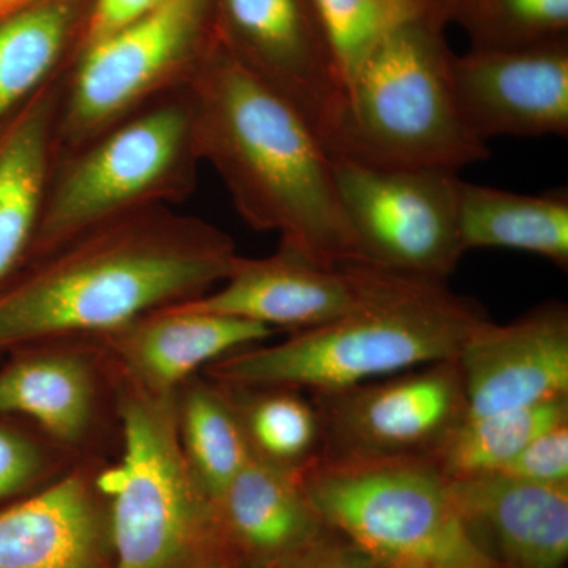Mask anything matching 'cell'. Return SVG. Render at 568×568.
I'll list each match as a JSON object with an SVG mask.
<instances>
[{
    "instance_id": "obj_1",
    "label": "cell",
    "mask_w": 568,
    "mask_h": 568,
    "mask_svg": "<svg viewBox=\"0 0 568 568\" xmlns=\"http://www.w3.org/2000/svg\"><path fill=\"white\" fill-rule=\"evenodd\" d=\"M239 257L203 219L170 205L130 213L29 264L0 293V349L114 334L211 293Z\"/></svg>"
},
{
    "instance_id": "obj_2",
    "label": "cell",
    "mask_w": 568,
    "mask_h": 568,
    "mask_svg": "<svg viewBox=\"0 0 568 568\" xmlns=\"http://www.w3.org/2000/svg\"><path fill=\"white\" fill-rule=\"evenodd\" d=\"M186 88L201 160L220 175L241 219L328 267L362 263L332 153L304 115L235 61L213 31Z\"/></svg>"
},
{
    "instance_id": "obj_3",
    "label": "cell",
    "mask_w": 568,
    "mask_h": 568,
    "mask_svg": "<svg viewBox=\"0 0 568 568\" xmlns=\"http://www.w3.org/2000/svg\"><path fill=\"white\" fill-rule=\"evenodd\" d=\"M353 305L331 323L293 332L275 345L245 347L207 366L216 383L339 390L418 366L457 361L487 323L484 310L447 282L353 263Z\"/></svg>"
},
{
    "instance_id": "obj_4",
    "label": "cell",
    "mask_w": 568,
    "mask_h": 568,
    "mask_svg": "<svg viewBox=\"0 0 568 568\" xmlns=\"http://www.w3.org/2000/svg\"><path fill=\"white\" fill-rule=\"evenodd\" d=\"M440 26L418 20L390 33L347 82L328 152L406 170L459 171L488 159V144L458 106Z\"/></svg>"
},
{
    "instance_id": "obj_5",
    "label": "cell",
    "mask_w": 568,
    "mask_h": 568,
    "mask_svg": "<svg viewBox=\"0 0 568 568\" xmlns=\"http://www.w3.org/2000/svg\"><path fill=\"white\" fill-rule=\"evenodd\" d=\"M175 396L122 379V457L95 480L110 503V568H211L231 558L215 504L183 457Z\"/></svg>"
},
{
    "instance_id": "obj_6",
    "label": "cell",
    "mask_w": 568,
    "mask_h": 568,
    "mask_svg": "<svg viewBox=\"0 0 568 568\" xmlns=\"http://www.w3.org/2000/svg\"><path fill=\"white\" fill-rule=\"evenodd\" d=\"M201 163L185 82L55 159L29 264L130 213L182 203Z\"/></svg>"
},
{
    "instance_id": "obj_7",
    "label": "cell",
    "mask_w": 568,
    "mask_h": 568,
    "mask_svg": "<svg viewBox=\"0 0 568 568\" xmlns=\"http://www.w3.org/2000/svg\"><path fill=\"white\" fill-rule=\"evenodd\" d=\"M298 481L325 528L384 568H497L428 458L317 459Z\"/></svg>"
},
{
    "instance_id": "obj_8",
    "label": "cell",
    "mask_w": 568,
    "mask_h": 568,
    "mask_svg": "<svg viewBox=\"0 0 568 568\" xmlns=\"http://www.w3.org/2000/svg\"><path fill=\"white\" fill-rule=\"evenodd\" d=\"M212 0H166L78 51L63 77L55 159L181 88L212 37Z\"/></svg>"
},
{
    "instance_id": "obj_9",
    "label": "cell",
    "mask_w": 568,
    "mask_h": 568,
    "mask_svg": "<svg viewBox=\"0 0 568 568\" xmlns=\"http://www.w3.org/2000/svg\"><path fill=\"white\" fill-rule=\"evenodd\" d=\"M339 205L362 263L447 282L465 254L458 174L332 155Z\"/></svg>"
},
{
    "instance_id": "obj_10",
    "label": "cell",
    "mask_w": 568,
    "mask_h": 568,
    "mask_svg": "<svg viewBox=\"0 0 568 568\" xmlns=\"http://www.w3.org/2000/svg\"><path fill=\"white\" fill-rule=\"evenodd\" d=\"M308 395L323 433L320 459L428 458L466 416L457 361Z\"/></svg>"
},
{
    "instance_id": "obj_11",
    "label": "cell",
    "mask_w": 568,
    "mask_h": 568,
    "mask_svg": "<svg viewBox=\"0 0 568 568\" xmlns=\"http://www.w3.org/2000/svg\"><path fill=\"white\" fill-rule=\"evenodd\" d=\"M212 31L235 61L287 100L325 148L346 89L310 0H212Z\"/></svg>"
},
{
    "instance_id": "obj_12",
    "label": "cell",
    "mask_w": 568,
    "mask_h": 568,
    "mask_svg": "<svg viewBox=\"0 0 568 568\" xmlns=\"http://www.w3.org/2000/svg\"><path fill=\"white\" fill-rule=\"evenodd\" d=\"M463 118L481 141L568 134L566 39L519 48H473L452 62Z\"/></svg>"
},
{
    "instance_id": "obj_13",
    "label": "cell",
    "mask_w": 568,
    "mask_h": 568,
    "mask_svg": "<svg viewBox=\"0 0 568 568\" xmlns=\"http://www.w3.org/2000/svg\"><path fill=\"white\" fill-rule=\"evenodd\" d=\"M457 362L465 417L567 398V305L547 302L508 324L488 320L469 336Z\"/></svg>"
},
{
    "instance_id": "obj_14",
    "label": "cell",
    "mask_w": 568,
    "mask_h": 568,
    "mask_svg": "<svg viewBox=\"0 0 568 568\" xmlns=\"http://www.w3.org/2000/svg\"><path fill=\"white\" fill-rule=\"evenodd\" d=\"M219 286L185 305L293 332L343 315L357 291L353 263L328 267L283 244L272 256L239 257Z\"/></svg>"
},
{
    "instance_id": "obj_15",
    "label": "cell",
    "mask_w": 568,
    "mask_h": 568,
    "mask_svg": "<svg viewBox=\"0 0 568 568\" xmlns=\"http://www.w3.org/2000/svg\"><path fill=\"white\" fill-rule=\"evenodd\" d=\"M274 334L253 321L178 304L99 339L121 366L122 379L151 394L173 395L201 368Z\"/></svg>"
},
{
    "instance_id": "obj_16",
    "label": "cell",
    "mask_w": 568,
    "mask_h": 568,
    "mask_svg": "<svg viewBox=\"0 0 568 568\" xmlns=\"http://www.w3.org/2000/svg\"><path fill=\"white\" fill-rule=\"evenodd\" d=\"M447 481L470 536L497 568L566 567L568 485L499 474Z\"/></svg>"
},
{
    "instance_id": "obj_17",
    "label": "cell",
    "mask_w": 568,
    "mask_h": 568,
    "mask_svg": "<svg viewBox=\"0 0 568 568\" xmlns=\"http://www.w3.org/2000/svg\"><path fill=\"white\" fill-rule=\"evenodd\" d=\"M97 493L78 470L0 511V568H104L110 536Z\"/></svg>"
},
{
    "instance_id": "obj_18",
    "label": "cell",
    "mask_w": 568,
    "mask_h": 568,
    "mask_svg": "<svg viewBox=\"0 0 568 568\" xmlns=\"http://www.w3.org/2000/svg\"><path fill=\"white\" fill-rule=\"evenodd\" d=\"M65 73L0 130V293L31 263L55 163Z\"/></svg>"
},
{
    "instance_id": "obj_19",
    "label": "cell",
    "mask_w": 568,
    "mask_h": 568,
    "mask_svg": "<svg viewBox=\"0 0 568 568\" xmlns=\"http://www.w3.org/2000/svg\"><path fill=\"white\" fill-rule=\"evenodd\" d=\"M231 556L268 568L327 532L298 477L252 459L213 500Z\"/></svg>"
},
{
    "instance_id": "obj_20",
    "label": "cell",
    "mask_w": 568,
    "mask_h": 568,
    "mask_svg": "<svg viewBox=\"0 0 568 568\" xmlns=\"http://www.w3.org/2000/svg\"><path fill=\"white\" fill-rule=\"evenodd\" d=\"M99 405L95 369L74 347L48 345L0 369V414L32 418L52 439L81 444Z\"/></svg>"
},
{
    "instance_id": "obj_21",
    "label": "cell",
    "mask_w": 568,
    "mask_h": 568,
    "mask_svg": "<svg viewBox=\"0 0 568 568\" xmlns=\"http://www.w3.org/2000/svg\"><path fill=\"white\" fill-rule=\"evenodd\" d=\"M85 18L78 0H43L0 18V130L69 70Z\"/></svg>"
},
{
    "instance_id": "obj_22",
    "label": "cell",
    "mask_w": 568,
    "mask_h": 568,
    "mask_svg": "<svg viewBox=\"0 0 568 568\" xmlns=\"http://www.w3.org/2000/svg\"><path fill=\"white\" fill-rule=\"evenodd\" d=\"M459 235L465 252L510 248L568 268L567 190L519 194L462 181Z\"/></svg>"
},
{
    "instance_id": "obj_23",
    "label": "cell",
    "mask_w": 568,
    "mask_h": 568,
    "mask_svg": "<svg viewBox=\"0 0 568 568\" xmlns=\"http://www.w3.org/2000/svg\"><path fill=\"white\" fill-rule=\"evenodd\" d=\"M175 410L183 457L215 500L253 459L237 413L222 384L197 376L179 388Z\"/></svg>"
},
{
    "instance_id": "obj_24",
    "label": "cell",
    "mask_w": 568,
    "mask_h": 568,
    "mask_svg": "<svg viewBox=\"0 0 568 568\" xmlns=\"http://www.w3.org/2000/svg\"><path fill=\"white\" fill-rule=\"evenodd\" d=\"M220 384L233 403L254 459L298 477L321 458L323 433L312 396L287 387Z\"/></svg>"
},
{
    "instance_id": "obj_25",
    "label": "cell",
    "mask_w": 568,
    "mask_h": 568,
    "mask_svg": "<svg viewBox=\"0 0 568 568\" xmlns=\"http://www.w3.org/2000/svg\"><path fill=\"white\" fill-rule=\"evenodd\" d=\"M568 420V396L488 416L463 417L429 462L447 480L500 473L530 440Z\"/></svg>"
},
{
    "instance_id": "obj_26",
    "label": "cell",
    "mask_w": 568,
    "mask_h": 568,
    "mask_svg": "<svg viewBox=\"0 0 568 568\" xmlns=\"http://www.w3.org/2000/svg\"><path fill=\"white\" fill-rule=\"evenodd\" d=\"M345 89L365 59L403 26L432 20L429 0H310ZM437 24V22H436Z\"/></svg>"
},
{
    "instance_id": "obj_27",
    "label": "cell",
    "mask_w": 568,
    "mask_h": 568,
    "mask_svg": "<svg viewBox=\"0 0 568 568\" xmlns=\"http://www.w3.org/2000/svg\"><path fill=\"white\" fill-rule=\"evenodd\" d=\"M473 48H519L566 39L568 0H463L454 14Z\"/></svg>"
},
{
    "instance_id": "obj_28",
    "label": "cell",
    "mask_w": 568,
    "mask_h": 568,
    "mask_svg": "<svg viewBox=\"0 0 568 568\" xmlns=\"http://www.w3.org/2000/svg\"><path fill=\"white\" fill-rule=\"evenodd\" d=\"M499 476L537 485H568V420L530 440Z\"/></svg>"
},
{
    "instance_id": "obj_29",
    "label": "cell",
    "mask_w": 568,
    "mask_h": 568,
    "mask_svg": "<svg viewBox=\"0 0 568 568\" xmlns=\"http://www.w3.org/2000/svg\"><path fill=\"white\" fill-rule=\"evenodd\" d=\"M43 470L41 448L22 433L0 425V499L29 487Z\"/></svg>"
},
{
    "instance_id": "obj_30",
    "label": "cell",
    "mask_w": 568,
    "mask_h": 568,
    "mask_svg": "<svg viewBox=\"0 0 568 568\" xmlns=\"http://www.w3.org/2000/svg\"><path fill=\"white\" fill-rule=\"evenodd\" d=\"M268 568H384L362 549L327 530L312 545Z\"/></svg>"
},
{
    "instance_id": "obj_31",
    "label": "cell",
    "mask_w": 568,
    "mask_h": 568,
    "mask_svg": "<svg viewBox=\"0 0 568 568\" xmlns=\"http://www.w3.org/2000/svg\"><path fill=\"white\" fill-rule=\"evenodd\" d=\"M159 3V0H92L81 47L129 28L151 13Z\"/></svg>"
},
{
    "instance_id": "obj_32",
    "label": "cell",
    "mask_w": 568,
    "mask_h": 568,
    "mask_svg": "<svg viewBox=\"0 0 568 568\" xmlns=\"http://www.w3.org/2000/svg\"><path fill=\"white\" fill-rule=\"evenodd\" d=\"M463 0H429L437 24L443 26L444 22L454 18L455 11L458 10Z\"/></svg>"
},
{
    "instance_id": "obj_33",
    "label": "cell",
    "mask_w": 568,
    "mask_h": 568,
    "mask_svg": "<svg viewBox=\"0 0 568 568\" xmlns=\"http://www.w3.org/2000/svg\"><path fill=\"white\" fill-rule=\"evenodd\" d=\"M40 2H43V0H0V18L9 17L14 11L28 9V7Z\"/></svg>"
},
{
    "instance_id": "obj_34",
    "label": "cell",
    "mask_w": 568,
    "mask_h": 568,
    "mask_svg": "<svg viewBox=\"0 0 568 568\" xmlns=\"http://www.w3.org/2000/svg\"><path fill=\"white\" fill-rule=\"evenodd\" d=\"M211 568H256L253 566H250V564L244 562V560L233 558H226L223 560H220V562H216L215 566H212Z\"/></svg>"
},
{
    "instance_id": "obj_35",
    "label": "cell",
    "mask_w": 568,
    "mask_h": 568,
    "mask_svg": "<svg viewBox=\"0 0 568 568\" xmlns=\"http://www.w3.org/2000/svg\"><path fill=\"white\" fill-rule=\"evenodd\" d=\"M159 2H160V3H162V2H166V0H159Z\"/></svg>"
}]
</instances>
